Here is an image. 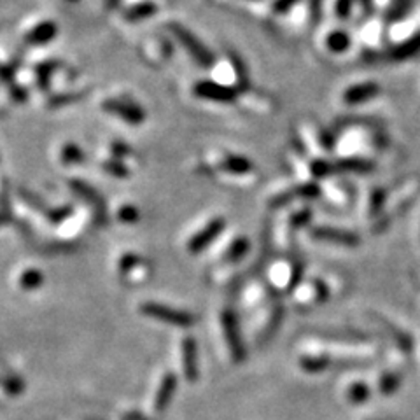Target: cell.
<instances>
[{
	"instance_id": "obj_1",
	"label": "cell",
	"mask_w": 420,
	"mask_h": 420,
	"mask_svg": "<svg viewBox=\"0 0 420 420\" xmlns=\"http://www.w3.org/2000/svg\"><path fill=\"white\" fill-rule=\"evenodd\" d=\"M170 30L174 32V35L177 37V39H179V42L186 47L187 53H189L191 57H193L194 60L202 65V67H210V65L216 62L214 54L210 53L207 47H205L204 44L197 39V37L191 34L187 28L174 23V25H170Z\"/></svg>"
},
{
	"instance_id": "obj_2",
	"label": "cell",
	"mask_w": 420,
	"mask_h": 420,
	"mask_svg": "<svg viewBox=\"0 0 420 420\" xmlns=\"http://www.w3.org/2000/svg\"><path fill=\"white\" fill-rule=\"evenodd\" d=\"M193 91L202 100L219 102V104H231L238 97L237 88L228 86V84H219L216 81H200V83L194 84Z\"/></svg>"
},
{
	"instance_id": "obj_3",
	"label": "cell",
	"mask_w": 420,
	"mask_h": 420,
	"mask_svg": "<svg viewBox=\"0 0 420 420\" xmlns=\"http://www.w3.org/2000/svg\"><path fill=\"white\" fill-rule=\"evenodd\" d=\"M298 134L308 146V151H319L320 153V151H327L333 147V140H331L329 134L314 121H305L303 124H300Z\"/></svg>"
},
{
	"instance_id": "obj_4",
	"label": "cell",
	"mask_w": 420,
	"mask_h": 420,
	"mask_svg": "<svg viewBox=\"0 0 420 420\" xmlns=\"http://www.w3.org/2000/svg\"><path fill=\"white\" fill-rule=\"evenodd\" d=\"M140 310H142V314L153 317V319H160L167 324H174V326L186 327V326H191V324H193V317H191L189 314H186V312L174 310V308L163 307V305L146 303V305H142V308H140Z\"/></svg>"
},
{
	"instance_id": "obj_5",
	"label": "cell",
	"mask_w": 420,
	"mask_h": 420,
	"mask_svg": "<svg viewBox=\"0 0 420 420\" xmlns=\"http://www.w3.org/2000/svg\"><path fill=\"white\" fill-rule=\"evenodd\" d=\"M102 107H104V110H107V112L121 117V119H124L130 124H140L144 119H146V112H144L142 107L132 104V102L110 98V100L104 102V105Z\"/></svg>"
},
{
	"instance_id": "obj_6",
	"label": "cell",
	"mask_w": 420,
	"mask_h": 420,
	"mask_svg": "<svg viewBox=\"0 0 420 420\" xmlns=\"http://www.w3.org/2000/svg\"><path fill=\"white\" fill-rule=\"evenodd\" d=\"M380 93V86L377 83H357L354 86H349L344 91V102L347 105H359L364 102H370L371 98H375Z\"/></svg>"
},
{
	"instance_id": "obj_7",
	"label": "cell",
	"mask_w": 420,
	"mask_h": 420,
	"mask_svg": "<svg viewBox=\"0 0 420 420\" xmlns=\"http://www.w3.org/2000/svg\"><path fill=\"white\" fill-rule=\"evenodd\" d=\"M219 170L226 172V174H231V175H247V174H252L254 165L244 156L224 153V158L219 163Z\"/></svg>"
},
{
	"instance_id": "obj_8",
	"label": "cell",
	"mask_w": 420,
	"mask_h": 420,
	"mask_svg": "<svg viewBox=\"0 0 420 420\" xmlns=\"http://www.w3.org/2000/svg\"><path fill=\"white\" fill-rule=\"evenodd\" d=\"M57 35H58L57 25H54L53 21H42V23H39L37 27L32 28L25 39H27L28 44H34V46H42V44L51 42V40H53Z\"/></svg>"
},
{
	"instance_id": "obj_9",
	"label": "cell",
	"mask_w": 420,
	"mask_h": 420,
	"mask_svg": "<svg viewBox=\"0 0 420 420\" xmlns=\"http://www.w3.org/2000/svg\"><path fill=\"white\" fill-rule=\"evenodd\" d=\"M420 53V34H415L408 40L401 42L399 46H396L394 49H390L389 60L392 62H403L408 58H414L415 54Z\"/></svg>"
},
{
	"instance_id": "obj_10",
	"label": "cell",
	"mask_w": 420,
	"mask_h": 420,
	"mask_svg": "<svg viewBox=\"0 0 420 420\" xmlns=\"http://www.w3.org/2000/svg\"><path fill=\"white\" fill-rule=\"evenodd\" d=\"M221 228H223V221H221V219H216V221H212V223H209V226L205 228L202 233H198L197 237L193 238V240H191L189 249L191 250H198V249H202L204 245H207L209 242L212 240V238L216 237L217 233H219Z\"/></svg>"
},
{
	"instance_id": "obj_11",
	"label": "cell",
	"mask_w": 420,
	"mask_h": 420,
	"mask_svg": "<svg viewBox=\"0 0 420 420\" xmlns=\"http://www.w3.org/2000/svg\"><path fill=\"white\" fill-rule=\"evenodd\" d=\"M326 46H327V49H329L331 53H334V54L345 53V51H347L350 47V37H349L347 32L334 30V32H331L329 35H327Z\"/></svg>"
},
{
	"instance_id": "obj_12",
	"label": "cell",
	"mask_w": 420,
	"mask_h": 420,
	"mask_svg": "<svg viewBox=\"0 0 420 420\" xmlns=\"http://www.w3.org/2000/svg\"><path fill=\"white\" fill-rule=\"evenodd\" d=\"M158 11V7L154 6L153 2H142V4H137V6H134L132 9L127 11V14H124V20L128 21H142V20H147V18L153 16L154 13Z\"/></svg>"
},
{
	"instance_id": "obj_13",
	"label": "cell",
	"mask_w": 420,
	"mask_h": 420,
	"mask_svg": "<svg viewBox=\"0 0 420 420\" xmlns=\"http://www.w3.org/2000/svg\"><path fill=\"white\" fill-rule=\"evenodd\" d=\"M174 387H175L174 377H172V375L165 377L163 384H161V387H160V394H158V397H156V408H158V410H163L165 404L170 401L172 392H174Z\"/></svg>"
},
{
	"instance_id": "obj_14",
	"label": "cell",
	"mask_w": 420,
	"mask_h": 420,
	"mask_svg": "<svg viewBox=\"0 0 420 420\" xmlns=\"http://www.w3.org/2000/svg\"><path fill=\"white\" fill-rule=\"evenodd\" d=\"M84 160V153L79 149L77 144H65L64 149H62V161L65 165H74V163H81Z\"/></svg>"
},
{
	"instance_id": "obj_15",
	"label": "cell",
	"mask_w": 420,
	"mask_h": 420,
	"mask_svg": "<svg viewBox=\"0 0 420 420\" xmlns=\"http://www.w3.org/2000/svg\"><path fill=\"white\" fill-rule=\"evenodd\" d=\"M72 187L77 191L79 194H83V197H86L88 200L91 202V204L98 205V209H100V212H104V202L100 200V198L97 197V193H95L93 189H91L88 184L84 182H79V180H72Z\"/></svg>"
},
{
	"instance_id": "obj_16",
	"label": "cell",
	"mask_w": 420,
	"mask_h": 420,
	"mask_svg": "<svg viewBox=\"0 0 420 420\" xmlns=\"http://www.w3.org/2000/svg\"><path fill=\"white\" fill-rule=\"evenodd\" d=\"M338 167H340L342 170L359 172V174L371 170V163H368V161H364V160H359V158H349V160L340 161V163H338Z\"/></svg>"
},
{
	"instance_id": "obj_17",
	"label": "cell",
	"mask_w": 420,
	"mask_h": 420,
	"mask_svg": "<svg viewBox=\"0 0 420 420\" xmlns=\"http://www.w3.org/2000/svg\"><path fill=\"white\" fill-rule=\"evenodd\" d=\"M104 170L107 174L114 175V177H119V179H123V177H128L130 175V172H128V168L124 167L123 163H119V161H114V160H109L104 163Z\"/></svg>"
},
{
	"instance_id": "obj_18",
	"label": "cell",
	"mask_w": 420,
	"mask_h": 420,
	"mask_svg": "<svg viewBox=\"0 0 420 420\" xmlns=\"http://www.w3.org/2000/svg\"><path fill=\"white\" fill-rule=\"evenodd\" d=\"M352 7L354 0H337V4H334V13H337V16L342 18V20H347V18L352 16Z\"/></svg>"
},
{
	"instance_id": "obj_19",
	"label": "cell",
	"mask_w": 420,
	"mask_h": 420,
	"mask_svg": "<svg viewBox=\"0 0 420 420\" xmlns=\"http://www.w3.org/2000/svg\"><path fill=\"white\" fill-rule=\"evenodd\" d=\"M54 64H42L39 69H37V74H39V83L42 88H47V83H49V76L53 72Z\"/></svg>"
},
{
	"instance_id": "obj_20",
	"label": "cell",
	"mask_w": 420,
	"mask_h": 420,
	"mask_svg": "<svg viewBox=\"0 0 420 420\" xmlns=\"http://www.w3.org/2000/svg\"><path fill=\"white\" fill-rule=\"evenodd\" d=\"M119 217L123 221H128V223H132V221L139 219V212L134 207H123L119 210Z\"/></svg>"
},
{
	"instance_id": "obj_21",
	"label": "cell",
	"mask_w": 420,
	"mask_h": 420,
	"mask_svg": "<svg viewBox=\"0 0 420 420\" xmlns=\"http://www.w3.org/2000/svg\"><path fill=\"white\" fill-rule=\"evenodd\" d=\"M0 223H2V216H0Z\"/></svg>"
},
{
	"instance_id": "obj_22",
	"label": "cell",
	"mask_w": 420,
	"mask_h": 420,
	"mask_svg": "<svg viewBox=\"0 0 420 420\" xmlns=\"http://www.w3.org/2000/svg\"><path fill=\"white\" fill-rule=\"evenodd\" d=\"M70 2H77V0H70Z\"/></svg>"
}]
</instances>
